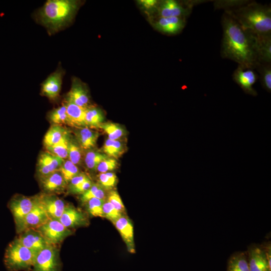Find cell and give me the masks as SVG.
I'll use <instances>...</instances> for the list:
<instances>
[{"mask_svg":"<svg viewBox=\"0 0 271 271\" xmlns=\"http://www.w3.org/2000/svg\"><path fill=\"white\" fill-rule=\"evenodd\" d=\"M105 201L95 198L89 199L84 204L87 212L93 217H103L102 206Z\"/></svg>","mask_w":271,"mask_h":271,"instance_id":"d6a6232c","label":"cell"},{"mask_svg":"<svg viewBox=\"0 0 271 271\" xmlns=\"http://www.w3.org/2000/svg\"><path fill=\"white\" fill-rule=\"evenodd\" d=\"M68 135L67 131L59 124L51 126L45 134L44 144L46 148L53 146Z\"/></svg>","mask_w":271,"mask_h":271,"instance_id":"cb8c5ba5","label":"cell"},{"mask_svg":"<svg viewBox=\"0 0 271 271\" xmlns=\"http://www.w3.org/2000/svg\"><path fill=\"white\" fill-rule=\"evenodd\" d=\"M80 4L75 0H48L36 12L35 20L50 35L55 34L70 24Z\"/></svg>","mask_w":271,"mask_h":271,"instance_id":"3957f363","label":"cell"},{"mask_svg":"<svg viewBox=\"0 0 271 271\" xmlns=\"http://www.w3.org/2000/svg\"><path fill=\"white\" fill-rule=\"evenodd\" d=\"M64 161V160L48 152L43 153L40 155L38 162L37 171L39 178L58 171Z\"/></svg>","mask_w":271,"mask_h":271,"instance_id":"e0dca14e","label":"cell"},{"mask_svg":"<svg viewBox=\"0 0 271 271\" xmlns=\"http://www.w3.org/2000/svg\"><path fill=\"white\" fill-rule=\"evenodd\" d=\"M247 256L242 252L234 254L228 261L227 271H250Z\"/></svg>","mask_w":271,"mask_h":271,"instance_id":"d4e9b609","label":"cell"},{"mask_svg":"<svg viewBox=\"0 0 271 271\" xmlns=\"http://www.w3.org/2000/svg\"><path fill=\"white\" fill-rule=\"evenodd\" d=\"M104 119L103 113L98 108L89 106L86 108L85 115L86 125L100 127Z\"/></svg>","mask_w":271,"mask_h":271,"instance_id":"484cf974","label":"cell"},{"mask_svg":"<svg viewBox=\"0 0 271 271\" xmlns=\"http://www.w3.org/2000/svg\"><path fill=\"white\" fill-rule=\"evenodd\" d=\"M39 180L44 193L46 194L61 193L66 189L68 185L59 171L40 178Z\"/></svg>","mask_w":271,"mask_h":271,"instance_id":"ac0fdd59","label":"cell"},{"mask_svg":"<svg viewBox=\"0 0 271 271\" xmlns=\"http://www.w3.org/2000/svg\"><path fill=\"white\" fill-rule=\"evenodd\" d=\"M103 152L108 157L117 159L124 152L123 143L119 140H111L108 139L104 144Z\"/></svg>","mask_w":271,"mask_h":271,"instance_id":"4316f807","label":"cell"},{"mask_svg":"<svg viewBox=\"0 0 271 271\" xmlns=\"http://www.w3.org/2000/svg\"><path fill=\"white\" fill-rule=\"evenodd\" d=\"M248 256L250 271H271L263 247L252 246L248 249Z\"/></svg>","mask_w":271,"mask_h":271,"instance_id":"ffe728a7","label":"cell"},{"mask_svg":"<svg viewBox=\"0 0 271 271\" xmlns=\"http://www.w3.org/2000/svg\"><path fill=\"white\" fill-rule=\"evenodd\" d=\"M89 177L85 174L80 173L74 177L68 184V189H71L81 183Z\"/></svg>","mask_w":271,"mask_h":271,"instance_id":"7bdbcfd3","label":"cell"},{"mask_svg":"<svg viewBox=\"0 0 271 271\" xmlns=\"http://www.w3.org/2000/svg\"><path fill=\"white\" fill-rule=\"evenodd\" d=\"M67 184L72 178L80 173L77 165L69 160L64 161L58 170Z\"/></svg>","mask_w":271,"mask_h":271,"instance_id":"1f68e13d","label":"cell"},{"mask_svg":"<svg viewBox=\"0 0 271 271\" xmlns=\"http://www.w3.org/2000/svg\"><path fill=\"white\" fill-rule=\"evenodd\" d=\"M112 222L126 244L128 251L131 253L134 252L133 227L130 220L122 214L118 219Z\"/></svg>","mask_w":271,"mask_h":271,"instance_id":"d6986e66","label":"cell"},{"mask_svg":"<svg viewBox=\"0 0 271 271\" xmlns=\"http://www.w3.org/2000/svg\"><path fill=\"white\" fill-rule=\"evenodd\" d=\"M138 3L143 10L153 13H156L159 1L140 0Z\"/></svg>","mask_w":271,"mask_h":271,"instance_id":"b9f144b4","label":"cell"},{"mask_svg":"<svg viewBox=\"0 0 271 271\" xmlns=\"http://www.w3.org/2000/svg\"><path fill=\"white\" fill-rule=\"evenodd\" d=\"M245 30L258 37L271 35V7L253 1H242L224 10Z\"/></svg>","mask_w":271,"mask_h":271,"instance_id":"7a4b0ae2","label":"cell"},{"mask_svg":"<svg viewBox=\"0 0 271 271\" xmlns=\"http://www.w3.org/2000/svg\"><path fill=\"white\" fill-rule=\"evenodd\" d=\"M258 76L254 69L238 65L234 70L232 78L244 92L247 94L256 96L257 92L253 86L256 82Z\"/></svg>","mask_w":271,"mask_h":271,"instance_id":"9c48e42d","label":"cell"},{"mask_svg":"<svg viewBox=\"0 0 271 271\" xmlns=\"http://www.w3.org/2000/svg\"><path fill=\"white\" fill-rule=\"evenodd\" d=\"M99 184L105 190L110 189L116 183V176L112 172L101 173L98 175Z\"/></svg>","mask_w":271,"mask_h":271,"instance_id":"8d00e7d4","label":"cell"},{"mask_svg":"<svg viewBox=\"0 0 271 271\" xmlns=\"http://www.w3.org/2000/svg\"><path fill=\"white\" fill-rule=\"evenodd\" d=\"M16 238L23 245L37 253L49 245L41 233L35 228L24 230Z\"/></svg>","mask_w":271,"mask_h":271,"instance_id":"4fadbf2b","label":"cell"},{"mask_svg":"<svg viewBox=\"0 0 271 271\" xmlns=\"http://www.w3.org/2000/svg\"><path fill=\"white\" fill-rule=\"evenodd\" d=\"M69 139L68 134L59 143L46 148L50 153L64 160L68 158Z\"/></svg>","mask_w":271,"mask_h":271,"instance_id":"4dcf8cb0","label":"cell"},{"mask_svg":"<svg viewBox=\"0 0 271 271\" xmlns=\"http://www.w3.org/2000/svg\"><path fill=\"white\" fill-rule=\"evenodd\" d=\"M202 1H177L164 0L159 1L156 10L158 17H181L187 18L191 13L193 8L202 2Z\"/></svg>","mask_w":271,"mask_h":271,"instance_id":"5b68a950","label":"cell"},{"mask_svg":"<svg viewBox=\"0 0 271 271\" xmlns=\"http://www.w3.org/2000/svg\"><path fill=\"white\" fill-rule=\"evenodd\" d=\"M82 151L81 147L78 143L69 139L68 143V160L77 165L80 163Z\"/></svg>","mask_w":271,"mask_h":271,"instance_id":"d590c367","label":"cell"},{"mask_svg":"<svg viewBox=\"0 0 271 271\" xmlns=\"http://www.w3.org/2000/svg\"><path fill=\"white\" fill-rule=\"evenodd\" d=\"M186 18L181 17H158L153 23L157 31L167 35L180 33L185 27Z\"/></svg>","mask_w":271,"mask_h":271,"instance_id":"9a60e30c","label":"cell"},{"mask_svg":"<svg viewBox=\"0 0 271 271\" xmlns=\"http://www.w3.org/2000/svg\"><path fill=\"white\" fill-rule=\"evenodd\" d=\"M58 220L69 229L87 226L89 224L86 214L71 204L66 205L62 215Z\"/></svg>","mask_w":271,"mask_h":271,"instance_id":"5bb4252c","label":"cell"},{"mask_svg":"<svg viewBox=\"0 0 271 271\" xmlns=\"http://www.w3.org/2000/svg\"><path fill=\"white\" fill-rule=\"evenodd\" d=\"M111 140H118L124 135V130L119 124L111 122L103 123L100 126Z\"/></svg>","mask_w":271,"mask_h":271,"instance_id":"f546056e","label":"cell"},{"mask_svg":"<svg viewBox=\"0 0 271 271\" xmlns=\"http://www.w3.org/2000/svg\"><path fill=\"white\" fill-rule=\"evenodd\" d=\"M259 74L262 87L269 93L271 92V63H259L256 66Z\"/></svg>","mask_w":271,"mask_h":271,"instance_id":"83f0119b","label":"cell"},{"mask_svg":"<svg viewBox=\"0 0 271 271\" xmlns=\"http://www.w3.org/2000/svg\"><path fill=\"white\" fill-rule=\"evenodd\" d=\"M93 198L106 200L105 190L98 183H93L88 190L81 195L80 199L82 203L84 204L88 200Z\"/></svg>","mask_w":271,"mask_h":271,"instance_id":"f1b7e54d","label":"cell"},{"mask_svg":"<svg viewBox=\"0 0 271 271\" xmlns=\"http://www.w3.org/2000/svg\"><path fill=\"white\" fill-rule=\"evenodd\" d=\"M93 183L91 179L88 178L87 179L79 184L77 186L68 189L70 193L74 194H82L87 190H88L92 185Z\"/></svg>","mask_w":271,"mask_h":271,"instance_id":"60d3db41","label":"cell"},{"mask_svg":"<svg viewBox=\"0 0 271 271\" xmlns=\"http://www.w3.org/2000/svg\"><path fill=\"white\" fill-rule=\"evenodd\" d=\"M50 121L55 124L68 123L67 108L65 103L50 111L49 114Z\"/></svg>","mask_w":271,"mask_h":271,"instance_id":"e575fe53","label":"cell"},{"mask_svg":"<svg viewBox=\"0 0 271 271\" xmlns=\"http://www.w3.org/2000/svg\"><path fill=\"white\" fill-rule=\"evenodd\" d=\"M37 196L50 219L58 220L67 205L65 202L55 194L43 193Z\"/></svg>","mask_w":271,"mask_h":271,"instance_id":"8fae6325","label":"cell"},{"mask_svg":"<svg viewBox=\"0 0 271 271\" xmlns=\"http://www.w3.org/2000/svg\"><path fill=\"white\" fill-rule=\"evenodd\" d=\"M107 200L121 214H123L125 213V207L119 194L116 191L112 190L109 193Z\"/></svg>","mask_w":271,"mask_h":271,"instance_id":"f35d334b","label":"cell"},{"mask_svg":"<svg viewBox=\"0 0 271 271\" xmlns=\"http://www.w3.org/2000/svg\"><path fill=\"white\" fill-rule=\"evenodd\" d=\"M34 203V197H29L19 194L14 195L10 200L8 207L13 214L18 234L23 231L25 219Z\"/></svg>","mask_w":271,"mask_h":271,"instance_id":"52a82bcc","label":"cell"},{"mask_svg":"<svg viewBox=\"0 0 271 271\" xmlns=\"http://www.w3.org/2000/svg\"><path fill=\"white\" fill-rule=\"evenodd\" d=\"M117 165L118 163L115 159L109 158L108 157L99 163L96 168V170L100 172V173H106L116 169Z\"/></svg>","mask_w":271,"mask_h":271,"instance_id":"ab89813d","label":"cell"},{"mask_svg":"<svg viewBox=\"0 0 271 271\" xmlns=\"http://www.w3.org/2000/svg\"><path fill=\"white\" fill-rule=\"evenodd\" d=\"M109 157L104 154L96 151L88 152L85 156L84 161L87 167L90 170H96L99 163Z\"/></svg>","mask_w":271,"mask_h":271,"instance_id":"836d02e7","label":"cell"},{"mask_svg":"<svg viewBox=\"0 0 271 271\" xmlns=\"http://www.w3.org/2000/svg\"><path fill=\"white\" fill-rule=\"evenodd\" d=\"M78 144L81 149L89 150L95 147L99 137L97 132L92 130L88 127H81L75 132Z\"/></svg>","mask_w":271,"mask_h":271,"instance_id":"603a6c76","label":"cell"},{"mask_svg":"<svg viewBox=\"0 0 271 271\" xmlns=\"http://www.w3.org/2000/svg\"><path fill=\"white\" fill-rule=\"evenodd\" d=\"M255 48L259 63H271V35L255 36Z\"/></svg>","mask_w":271,"mask_h":271,"instance_id":"44dd1931","label":"cell"},{"mask_svg":"<svg viewBox=\"0 0 271 271\" xmlns=\"http://www.w3.org/2000/svg\"><path fill=\"white\" fill-rule=\"evenodd\" d=\"M34 199L33 206L25 219L23 231L28 228L36 229L50 219L37 196H35Z\"/></svg>","mask_w":271,"mask_h":271,"instance_id":"2e32d148","label":"cell"},{"mask_svg":"<svg viewBox=\"0 0 271 271\" xmlns=\"http://www.w3.org/2000/svg\"><path fill=\"white\" fill-rule=\"evenodd\" d=\"M102 213L103 217L111 222L117 220L122 215L107 200H105L103 204Z\"/></svg>","mask_w":271,"mask_h":271,"instance_id":"74e56055","label":"cell"},{"mask_svg":"<svg viewBox=\"0 0 271 271\" xmlns=\"http://www.w3.org/2000/svg\"><path fill=\"white\" fill-rule=\"evenodd\" d=\"M62 262L57 245H48L36 255L30 271H61Z\"/></svg>","mask_w":271,"mask_h":271,"instance_id":"8992f818","label":"cell"},{"mask_svg":"<svg viewBox=\"0 0 271 271\" xmlns=\"http://www.w3.org/2000/svg\"><path fill=\"white\" fill-rule=\"evenodd\" d=\"M67 108L68 124L75 126H86V108L71 102L65 101Z\"/></svg>","mask_w":271,"mask_h":271,"instance_id":"7402d4cb","label":"cell"},{"mask_svg":"<svg viewBox=\"0 0 271 271\" xmlns=\"http://www.w3.org/2000/svg\"><path fill=\"white\" fill-rule=\"evenodd\" d=\"M223 30L221 56L240 65L255 69L259 63L255 48V36L244 30L224 13L221 18Z\"/></svg>","mask_w":271,"mask_h":271,"instance_id":"6da1fadb","label":"cell"},{"mask_svg":"<svg viewBox=\"0 0 271 271\" xmlns=\"http://www.w3.org/2000/svg\"><path fill=\"white\" fill-rule=\"evenodd\" d=\"M65 101L81 107H89L90 99L87 87L79 78H72L71 87L66 95Z\"/></svg>","mask_w":271,"mask_h":271,"instance_id":"7c38bea8","label":"cell"},{"mask_svg":"<svg viewBox=\"0 0 271 271\" xmlns=\"http://www.w3.org/2000/svg\"><path fill=\"white\" fill-rule=\"evenodd\" d=\"M36 229L41 233L49 244L54 245L60 244L73 232L56 219H49Z\"/></svg>","mask_w":271,"mask_h":271,"instance_id":"ba28073f","label":"cell"},{"mask_svg":"<svg viewBox=\"0 0 271 271\" xmlns=\"http://www.w3.org/2000/svg\"><path fill=\"white\" fill-rule=\"evenodd\" d=\"M64 71L61 66L51 73L41 84V92L50 100H55L61 91Z\"/></svg>","mask_w":271,"mask_h":271,"instance_id":"30bf717a","label":"cell"},{"mask_svg":"<svg viewBox=\"0 0 271 271\" xmlns=\"http://www.w3.org/2000/svg\"><path fill=\"white\" fill-rule=\"evenodd\" d=\"M37 254L15 238L6 249L4 259L5 266L8 271H30Z\"/></svg>","mask_w":271,"mask_h":271,"instance_id":"277c9868","label":"cell"}]
</instances>
